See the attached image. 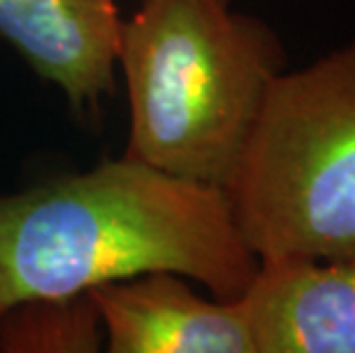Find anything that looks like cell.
<instances>
[{
	"instance_id": "obj_5",
	"label": "cell",
	"mask_w": 355,
	"mask_h": 353,
	"mask_svg": "<svg viewBox=\"0 0 355 353\" xmlns=\"http://www.w3.org/2000/svg\"><path fill=\"white\" fill-rule=\"evenodd\" d=\"M87 296L110 353H257L241 300L202 296L186 275L140 273Z\"/></svg>"
},
{
	"instance_id": "obj_2",
	"label": "cell",
	"mask_w": 355,
	"mask_h": 353,
	"mask_svg": "<svg viewBox=\"0 0 355 353\" xmlns=\"http://www.w3.org/2000/svg\"><path fill=\"white\" fill-rule=\"evenodd\" d=\"M286 69L277 30L234 0H138L117 42L131 112L124 156L227 189Z\"/></svg>"
},
{
	"instance_id": "obj_3",
	"label": "cell",
	"mask_w": 355,
	"mask_h": 353,
	"mask_svg": "<svg viewBox=\"0 0 355 353\" xmlns=\"http://www.w3.org/2000/svg\"><path fill=\"white\" fill-rule=\"evenodd\" d=\"M225 193L259 259L355 257V40L279 74Z\"/></svg>"
},
{
	"instance_id": "obj_4",
	"label": "cell",
	"mask_w": 355,
	"mask_h": 353,
	"mask_svg": "<svg viewBox=\"0 0 355 353\" xmlns=\"http://www.w3.org/2000/svg\"><path fill=\"white\" fill-rule=\"evenodd\" d=\"M117 0H0V37L64 94L80 124H96L117 89Z\"/></svg>"
},
{
	"instance_id": "obj_1",
	"label": "cell",
	"mask_w": 355,
	"mask_h": 353,
	"mask_svg": "<svg viewBox=\"0 0 355 353\" xmlns=\"http://www.w3.org/2000/svg\"><path fill=\"white\" fill-rule=\"evenodd\" d=\"M259 257L225 189L133 161H103L19 193H0V314L140 273L172 271L236 300Z\"/></svg>"
},
{
	"instance_id": "obj_7",
	"label": "cell",
	"mask_w": 355,
	"mask_h": 353,
	"mask_svg": "<svg viewBox=\"0 0 355 353\" xmlns=\"http://www.w3.org/2000/svg\"><path fill=\"white\" fill-rule=\"evenodd\" d=\"M103 328L85 294L42 296L0 314V351L5 353H96Z\"/></svg>"
},
{
	"instance_id": "obj_6",
	"label": "cell",
	"mask_w": 355,
	"mask_h": 353,
	"mask_svg": "<svg viewBox=\"0 0 355 353\" xmlns=\"http://www.w3.org/2000/svg\"><path fill=\"white\" fill-rule=\"evenodd\" d=\"M239 300L257 353H355V257L259 259Z\"/></svg>"
}]
</instances>
